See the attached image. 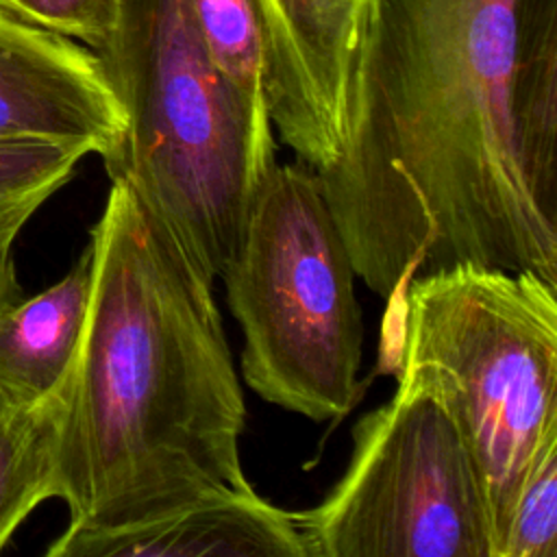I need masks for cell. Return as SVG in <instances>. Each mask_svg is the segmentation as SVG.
Segmentation results:
<instances>
[{
    "label": "cell",
    "mask_w": 557,
    "mask_h": 557,
    "mask_svg": "<svg viewBox=\"0 0 557 557\" xmlns=\"http://www.w3.org/2000/svg\"><path fill=\"white\" fill-rule=\"evenodd\" d=\"M315 174L381 298L463 263L557 283V0H363Z\"/></svg>",
    "instance_id": "cell-1"
},
{
    "label": "cell",
    "mask_w": 557,
    "mask_h": 557,
    "mask_svg": "<svg viewBox=\"0 0 557 557\" xmlns=\"http://www.w3.org/2000/svg\"><path fill=\"white\" fill-rule=\"evenodd\" d=\"M89 246L91 300L54 450L65 531L122 529L252 487L213 281L124 181H111Z\"/></svg>",
    "instance_id": "cell-2"
},
{
    "label": "cell",
    "mask_w": 557,
    "mask_h": 557,
    "mask_svg": "<svg viewBox=\"0 0 557 557\" xmlns=\"http://www.w3.org/2000/svg\"><path fill=\"white\" fill-rule=\"evenodd\" d=\"M98 54L126 117L102 159L109 178L128 183L215 281L276 165L268 109L215 67L189 0H124Z\"/></svg>",
    "instance_id": "cell-3"
},
{
    "label": "cell",
    "mask_w": 557,
    "mask_h": 557,
    "mask_svg": "<svg viewBox=\"0 0 557 557\" xmlns=\"http://www.w3.org/2000/svg\"><path fill=\"white\" fill-rule=\"evenodd\" d=\"M400 376L431 387L481 468L494 557L513 498L557 435V283L455 265L407 285Z\"/></svg>",
    "instance_id": "cell-4"
},
{
    "label": "cell",
    "mask_w": 557,
    "mask_h": 557,
    "mask_svg": "<svg viewBox=\"0 0 557 557\" xmlns=\"http://www.w3.org/2000/svg\"><path fill=\"white\" fill-rule=\"evenodd\" d=\"M218 278L244 335L246 385L309 420L344 418L361 392L363 320L315 170L274 165Z\"/></svg>",
    "instance_id": "cell-5"
},
{
    "label": "cell",
    "mask_w": 557,
    "mask_h": 557,
    "mask_svg": "<svg viewBox=\"0 0 557 557\" xmlns=\"http://www.w3.org/2000/svg\"><path fill=\"white\" fill-rule=\"evenodd\" d=\"M307 557H494L476 457L442 398L400 376L352 426V455L331 492L294 511Z\"/></svg>",
    "instance_id": "cell-6"
},
{
    "label": "cell",
    "mask_w": 557,
    "mask_h": 557,
    "mask_svg": "<svg viewBox=\"0 0 557 557\" xmlns=\"http://www.w3.org/2000/svg\"><path fill=\"white\" fill-rule=\"evenodd\" d=\"M265 57V104L281 141L311 170L337 152L363 0H252Z\"/></svg>",
    "instance_id": "cell-7"
},
{
    "label": "cell",
    "mask_w": 557,
    "mask_h": 557,
    "mask_svg": "<svg viewBox=\"0 0 557 557\" xmlns=\"http://www.w3.org/2000/svg\"><path fill=\"white\" fill-rule=\"evenodd\" d=\"M124 109L98 52L0 9V141H52L109 157Z\"/></svg>",
    "instance_id": "cell-8"
},
{
    "label": "cell",
    "mask_w": 557,
    "mask_h": 557,
    "mask_svg": "<svg viewBox=\"0 0 557 557\" xmlns=\"http://www.w3.org/2000/svg\"><path fill=\"white\" fill-rule=\"evenodd\" d=\"M48 557H307L294 511L255 487L213 494L139 524L63 531Z\"/></svg>",
    "instance_id": "cell-9"
},
{
    "label": "cell",
    "mask_w": 557,
    "mask_h": 557,
    "mask_svg": "<svg viewBox=\"0 0 557 557\" xmlns=\"http://www.w3.org/2000/svg\"><path fill=\"white\" fill-rule=\"evenodd\" d=\"M94 285L87 244L70 272L35 296H17L0 311V392L20 405L59 394L74 366Z\"/></svg>",
    "instance_id": "cell-10"
},
{
    "label": "cell",
    "mask_w": 557,
    "mask_h": 557,
    "mask_svg": "<svg viewBox=\"0 0 557 557\" xmlns=\"http://www.w3.org/2000/svg\"><path fill=\"white\" fill-rule=\"evenodd\" d=\"M65 389L67 383L37 405L13 403L0 392V550L39 503L54 498V450Z\"/></svg>",
    "instance_id": "cell-11"
},
{
    "label": "cell",
    "mask_w": 557,
    "mask_h": 557,
    "mask_svg": "<svg viewBox=\"0 0 557 557\" xmlns=\"http://www.w3.org/2000/svg\"><path fill=\"white\" fill-rule=\"evenodd\" d=\"M189 9L196 30L215 67L248 100L268 109L263 35L255 2L189 0Z\"/></svg>",
    "instance_id": "cell-12"
},
{
    "label": "cell",
    "mask_w": 557,
    "mask_h": 557,
    "mask_svg": "<svg viewBox=\"0 0 557 557\" xmlns=\"http://www.w3.org/2000/svg\"><path fill=\"white\" fill-rule=\"evenodd\" d=\"M89 152L74 144L0 141V231L26 226Z\"/></svg>",
    "instance_id": "cell-13"
},
{
    "label": "cell",
    "mask_w": 557,
    "mask_h": 557,
    "mask_svg": "<svg viewBox=\"0 0 557 557\" xmlns=\"http://www.w3.org/2000/svg\"><path fill=\"white\" fill-rule=\"evenodd\" d=\"M496 557H557V435L533 459L513 498Z\"/></svg>",
    "instance_id": "cell-14"
},
{
    "label": "cell",
    "mask_w": 557,
    "mask_h": 557,
    "mask_svg": "<svg viewBox=\"0 0 557 557\" xmlns=\"http://www.w3.org/2000/svg\"><path fill=\"white\" fill-rule=\"evenodd\" d=\"M124 0H0V9L37 28L102 52L117 30Z\"/></svg>",
    "instance_id": "cell-15"
},
{
    "label": "cell",
    "mask_w": 557,
    "mask_h": 557,
    "mask_svg": "<svg viewBox=\"0 0 557 557\" xmlns=\"http://www.w3.org/2000/svg\"><path fill=\"white\" fill-rule=\"evenodd\" d=\"M22 228L24 226H9L0 231V311L11 300L22 296V289L15 278V263H13V242Z\"/></svg>",
    "instance_id": "cell-16"
}]
</instances>
